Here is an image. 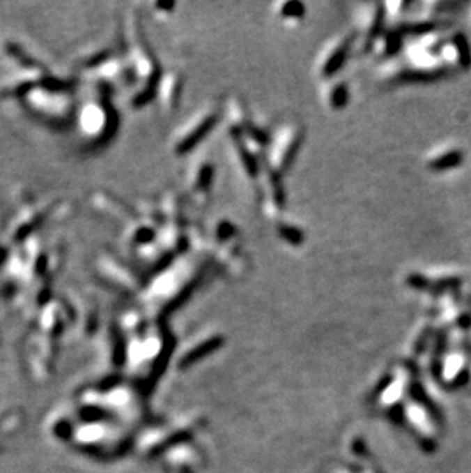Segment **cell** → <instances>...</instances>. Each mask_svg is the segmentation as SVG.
<instances>
[{"label":"cell","instance_id":"3957f363","mask_svg":"<svg viewBox=\"0 0 471 473\" xmlns=\"http://www.w3.org/2000/svg\"><path fill=\"white\" fill-rule=\"evenodd\" d=\"M111 121H112L111 115H109L106 105L98 97L89 100L88 103L82 107L80 123L86 137L93 138L103 137V133L109 129V126H111Z\"/></svg>","mask_w":471,"mask_h":473},{"label":"cell","instance_id":"7a4b0ae2","mask_svg":"<svg viewBox=\"0 0 471 473\" xmlns=\"http://www.w3.org/2000/svg\"><path fill=\"white\" fill-rule=\"evenodd\" d=\"M302 132L297 126H286L276 133V140L272 141L268 152V164L271 170L276 173L284 172L300 146Z\"/></svg>","mask_w":471,"mask_h":473},{"label":"cell","instance_id":"6da1fadb","mask_svg":"<svg viewBox=\"0 0 471 473\" xmlns=\"http://www.w3.org/2000/svg\"><path fill=\"white\" fill-rule=\"evenodd\" d=\"M216 118L217 109L215 106L201 109L176 133V137L173 138V151L178 153H184L188 149H192L211 129Z\"/></svg>","mask_w":471,"mask_h":473},{"label":"cell","instance_id":"277c9868","mask_svg":"<svg viewBox=\"0 0 471 473\" xmlns=\"http://www.w3.org/2000/svg\"><path fill=\"white\" fill-rule=\"evenodd\" d=\"M348 51V38H335V40L329 42L323 50H321L317 63L316 70L318 75H332L343 61V55Z\"/></svg>","mask_w":471,"mask_h":473},{"label":"cell","instance_id":"8992f818","mask_svg":"<svg viewBox=\"0 0 471 473\" xmlns=\"http://www.w3.org/2000/svg\"><path fill=\"white\" fill-rule=\"evenodd\" d=\"M279 15H280V19L281 20H289V19H293V20H298V19H302V15H303V10H302V5H298V3H284V5H280V11H279Z\"/></svg>","mask_w":471,"mask_h":473},{"label":"cell","instance_id":"5b68a950","mask_svg":"<svg viewBox=\"0 0 471 473\" xmlns=\"http://www.w3.org/2000/svg\"><path fill=\"white\" fill-rule=\"evenodd\" d=\"M190 183H192V193L196 195V198H203L202 195H207L210 190V183L213 181V167L206 161H201L193 165L190 173Z\"/></svg>","mask_w":471,"mask_h":473}]
</instances>
